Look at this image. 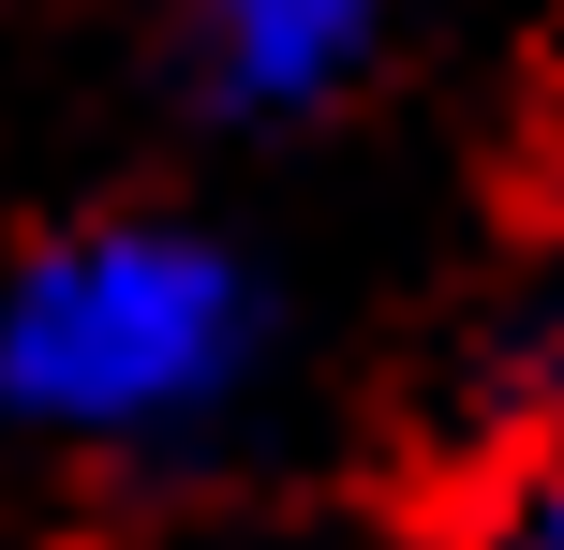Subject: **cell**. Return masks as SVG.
I'll return each instance as SVG.
<instances>
[{"instance_id": "obj_1", "label": "cell", "mask_w": 564, "mask_h": 550, "mask_svg": "<svg viewBox=\"0 0 564 550\" xmlns=\"http://www.w3.org/2000/svg\"><path fill=\"white\" fill-rule=\"evenodd\" d=\"M253 373V283L178 224H89L0 268V417L75 446L194 432Z\"/></svg>"}, {"instance_id": "obj_3", "label": "cell", "mask_w": 564, "mask_h": 550, "mask_svg": "<svg viewBox=\"0 0 564 550\" xmlns=\"http://www.w3.org/2000/svg\"><path fill=\"white\" fill-rule=\"evenodd\" d=\"M506 550H564V492H535V506H520V536Z\"/></svg>"}, {"instance_id": "obj_2", "label": "cell", "mask_w": 564, "mask_h": 550, "mask_svg": "<svg viewBox=\"0 0 564 550\" xmlns=\"http://www.w3.org/2000/svg\"><path fill=\"white\" fill-rule=\"evenodd\" d=\"M371 45H387V15H357V0H238V15H208V89L238 119H312L371 75Z\"/></svg>"}]
</instances>
